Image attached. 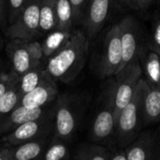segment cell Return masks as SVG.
<instances>
[{
    "label": "cell",
    "instance_id": "obj_32",
    "mask_svg": "<svg viewBox=\"0 0 160 160\" xmlns=\"http://www.w3.org/2000/svg\"><path fill=\"white\" fill-rule=\"evenodd\" d=\"M10 152L8 150L7 151H4L3 153L0 154V160H10Z\"/></svg>",
    "mask_w": 160,
    "mask_h": 160
},
{
    "label": "cell",
    "instance_id": "obj_19",
    "mask_svg": "<svg viewBox=\"0 0 160 160\" xmlns=\"http://www.w3.org/2000/svg\"><path fill=\"white\" fill-rule=\"evenodd\" d=\"M112 153L101 144H84L76 155V160H109Z\"/></svg>",
    "mask_w": 160,
    "mask_h": 160
},
{
    "label": "cell",
    "instance_id": "obj_33",
    "mask_svg": "<svg viewBox=\"0 0 160 160\" xmlns=\"http://www.w3.org/2000/svg\"><path fill=\"white\" fill-rule=\"evenodd\" d=\"M154 160H160V136L159 138H158V145H157V149H156V154H155Z\"/></svg>",
    "mask_w": 160,
    "mask_h": 160
},
{
    "label": "cell",
    "instance_id": "obj_16",
    "mask_svg": "<svg viewBox=\"0 0 160 160\" xmlns=\"http://www.w3.org/2000/svg\"><path fill=\"white\" fill-rule=\"evenodd\" d=\"M71 34H72V30L66 31V30L55 29L50 32L48 36L45 38V39L43 40V42L41 43L45 58L48 59L55 52H57L61 48H63L64 45L69 39Z\"/></svg>",
    "mask_w": 160,
    "mask_h": 160
},
{
    "label": "cell",
    "instance_id": "obj_28",
    "mask_svg": "<svg viewBox=\"0 0 160 160\" xmlns=\"http://www.w3.org/2000/svg\"><path fill=\"white\" fill-rule=\"evenodd\" d=\"M73 10L74 22H82L84 12L89 0H69Z\"/></svg>",
    "mask_w": 160,
    "mask_h": 160
},
{
    "label": "cell",
    "instance_id": "obj_26",
    "mask_svg": "<svg viewBox=\"0 0 160 160\" xmlns=\"http://www.w3.org/2000/svg\"><path fill=\"white\" fill-rule=\"evenodd\" d=\"M68 148L62 142H57L51 146L46 152L45 160H64L68 156Z\"/></svg>",
    "mask_w": 160,
    "mask_h": 160
},
{
    "label": "cell",
    "instance_id": "obj_22",
    "mask_svg": "<svg viewBox=\"0 0 160 160\" xmlns=\"http://www.w3.org/2000/svg\"><path fill=\"white\" fill-rule=\"evenodd\" d=\"M41 152V146L38 142H27L20 146L14 155L16 160H33Z\"/></svg>",
    "mask_w": 160,
    "mask_h": 160
},
{
    "label": "cell",
    "instance_id": "obj_29",
    "mask_svg": "<svg viewBox=\"0 0 160 160\" xmlns=\"http://www.w3.org/2000/svg\"><path fill=\"white\" fill-rule=\"evenodd\" d=\"M154 0H130L129 7L134 9L144 10L152 4Z\"/></svg>",
    "mask_w": 160,
    "mask_h": 160
},
{
    "label": "cell",
    "instance_id": "obj_3",
    "mask_svg": "<svg viewBox=\"0 0 160 160\" xmlns=\"http://www.w3.org/2000/svg\"><path fill=\"white\" fill-rule=\"evenodd\" d=\"M117 117L114 104V88L111 84L103 92L100 106L97 110L90 127V138L98 144H106L114 140Z\"/></svg>",
    "mask_w": 160,
    "mask_h": 160
},
{
    "label": "cell",
    "instance_id": "obj_4",
    "mask_svg": "<svg viewBox=\"0 0 160 160\" xmlns=\"http://www.w3.org/2000/svg\"><path fill=\"white\" fill-rule=\"evenodd\" d=\"M115 76L112 82L114 88L115 113L118 117L121 111L132 98L140 80L142 78V70L139 56L128 63Z\"/></svg>",
    "mask_w": 160,
    "mask_h": 160
},
{
    "label": "cell",
    "instance_id": "obj_1",
    "mask_svg": "<svg viewBox=\"0 0 160 160\" xmlns=\"http://www.w3.org/2000/svg\"><path fill=\"white\" fill-rule=\"evenodd\" d=\"M89 49V39L81 30L72 31L68 42L48 58L46 70L55 81L68 83L82 70Z\"/></svg>",
    "mask_w": 160,
    "mask_h": 160
},
{
    "label": "cell",
    "instance_id": "obj_30",
    "mask_svg": "<svg viewBox=\"0 0 160 160\" xmlns=\"http://www.w3.org/2000/svg\"><path fill=\"white\" fill-rule=\"evenodd\" d=\"M109 160H128V158H127V157L125 155L124 150L122 149L121 151H118V152H115V153H112Z\"/></svg>",
    "mask_w": 160,
    "mask_h": 160
},
{
    "label": "cell",
    "instance_id": "obj_25",
    "mask_svg": "<svg viewBox=\"0 0 160 160\" xmlns=\"http://www.w3.org/2000/svg\"><path fill=\"white\" fill-rule=\"evenodd\" d=\"M24 45H25L31 58L33 59V61L37 65H43V60L45 58V55L43 52L41 43L37 40H32V41H28V42L24 41Z\"/></svg>",
    "mask_w": 160,
    "mask_h": 160
},
{
    "label": "cell",
    "instance_id": "obj_18",
    "mask_svg": "<svg viewBox=\"0 0 160 160\" xmlns=\"http://www.w3.org/2000/svg\"><path fill=\"white\" fill-rule=\"evenodd\" d=\"M56 29L71 31L74 23L72 7L69 0H56Z\"/></svg>",
    "mask_w": 160,
    "mask_h": 160
},
{
    "label": "cell",
    "instance_id": "obj_10",
    "mask_svg": "<svg viewBox=\"0 0 160 160\" xmlns=\"http://www.w3.org/2000/svg\"><path fill=\"white\" fill-rule=\"evenodd\" d=\"M158 138V134L153 130H142L124 148L128 160H154Z\"/></svg>",
    "mask_w": 160,
    "mask_h": 160
},
{
    "label": "cell",
    "instance_id": "obj_35",
    "mask_svg": "<svg viewBox=\"0 0 160 160\" xmlns=\"http://www.w3.org/2000/svg\"><path fill=\"white\" fill-rule=\"evenodd\" d=\"M0 2H1V3H3V4H5V5H6V0H0Z\"/></svg>",
    "mask_w": 160,
    "mask_h": 160
},
{
    "label": "cell",
    "instance_id": "obj_24",
    "mask_svg": "<svg viewBox=\"0 0 160 160\" xmlns=\"http://www.w3.org/2000/svg\"><path fill=\"white\" fill-rule=\"evenodd\" d=\"M147 46L160 54V12L156 14L152 22L151 35Z\"/></svg>",
    "mask_w": 160,
    "mask_h": 160
},
{
    "label": "cell",
    "instance_id": "obj_6",
    "mask_svg": "<svg viewBox=\"0 0 160 160\" xmlns=\"http://www.w3.org/2000/svg\"><path fill=\"white\" fill-rule=\"evenodd\" d=\"M40 0L29 1L17 19L7 28V36L10 39L32 41L39 33Z\"/></svg>",
    "mask_w": 160,
    "mask_h": 160
},
{
    "label": "cell",
    "instance_id": "obj_8",
    "mask_svg": "<svg viewBox=\"0 0 160 160\" xmlns=\"http://www.w3.org/2000/svg\"><path fill=\"white\" fill-rule=\"evenodd\" d=\"M120 37L122 44V63L120 71L133 59L139 56L140 46V28L137 21L132 16L125 17L120 22Z\"/></svg>",
    "mask_w": 160,
    "mask_h": 160
},
{
    "label": "cell",
    "instance_id": "obj_2",
    "mask_svg": "<svg viewBox=\"0 0 160 160\" xmlns=\"http://www.w3.org/2000/svg\"><path fill=\"white\" fill-rule=\"evenodd\" d=\"M146 81L142 78L134 95L117 117L114 142L122 149L128 146L143 129L142 121V103Z\"/></svg>",
    "mask_w": 160,
    "mask_h": 160
},
{
    "label": "cell",
    "instance_id": "obj_7",
    "mask_svg": "<svg viewBox=\"0 0 160 160\" xmlns=\"http://www.w3.org/2000/svg\"><path fill=\"white\" fill-rule=\"evenodd\" d=\"M81 118V106L74 99L64 97L55 112L56 135L60 139H69L76 131Z\"/></svg>",
    "mask_w": 160,
    "mask_h": 160
},
{
    "label": "cell",
    "instance_id": "obj_9",
    "mask_svg": "<svg viewBox=\"0 0 160 160\" xmlns=\"http://www.w3.org/2000/svg\"><path fill=\"white\" fill-rule=\"evenodd\" d=\"M115 0H89L82 19L85 35L88 39L94 38L102 29L110 16Z\"/></svg>",
    "mask_w": 160,
    "mask_h": 160
},
{
    "label": "cell",
    "instance_id": "obj_34",
    "mask_svg": "<svg viewBox=\"0 0 160 160\" xmlns=\"http://www.w3.org/2000/svg\"><path fill=\"white\" fill-rule=\"evenodd\" d=\"M123 4H125V5H127V6H128L129 7V3H130V0H120Z\"/></svg>",
    "mask_w": 160,
    "mask_h": 160
},
{
    "label": "cell",
    "instance_id": "obj_36",
    "mask_svg": "<svg viewBox=\"0 0 160 160\" xmlns=\"http://www.w3.org/2000/svg\"><path fill=\"white\" fill-rule=\"evenodd\" d=\"M27 1H28V2H29V1H32V0H27Z\"/></svg>",
    "mask_w": 160,
    "mask_h": 160
},
{
    "label": "cell",
    "instance_id": "obj_15",
    "mask_svg": "<svg viewBox=\"0 0 160 160\" xmlns=\"http://www.w3.org/2000/svg\"><path fill=\"white\" fill-rule=\"evenodd\" d=\"M57 27L56 0H40L39 33L49 34Z\"/></svg>",
    "mask_w": 160,
    "mask_h": 160
},
{
    "label": "cell",
    "instance_id": "obj_13",
    "mask_svg": "<svg viewBox=\"0 0 160 160\" xmlns=\"http://www.w3.org/2000/svg\"><path fill=\"white\" fill-rule=\"evenodd\" d=\"M142 121L143 128L160 123V87L146 86L142 103Z\"/></svg>",
    "mask_w": 160,
    "mask_h": 160
},
{
    "label": "cell",
    "instance_id": "obj_5",
    "mask_svg": "<svg viewBox=\"0 0 160 160\" xmlns=\"http://www.w3.org/2000/svg\"><path fill=\"white\" fill-rule=\"evenodd\" d=\"M122 63V44L119 23L113 24L107 32L101 55L98 64V73L101 79L116 75Z\"/></svg>",
    "mask_w": 160,
    "mask_h": 160
},
{
    "label": "cell",
    "instance_id": "obj_31",
    "mask_svg": "<svg viewBox=\"0 0 160 160\" xmlns=\"http://www.w3.org/2000/svg\"><path fill=\"white\" fill-rule=\"evenodd\" d=\"M5 4L0 2V26H3L6 22V8Z\"/></svg>",
    "mask_w": 160,
    "mask_h": 160
},
{
    "label": "cell",
    "instance_id": "obj_23",
    "mask_svg": "<svg viewBox=\"0 0 160 160\" xmlns=\"http://www.w3.org/2000/svg\"><path fill=\"white\" fill-rule=\"evenodd\" d=\"M38 132V124L36 121L27 122L20 125L13 134V138L17 141H25L34 137Z\"/></svg>",
    "mask_w": 160,
    "mask_h": 160
},
{
    "label": "cell",
    "instance_id": "obj_21",
    "mask_svg": "<svg viewBox=\"0 0 160 160\" xmlns=\"http://www.w3.org/2000/svg\"><path fill=\"white\" fill-rule=\"evenodd\" d=\"M19 82V81H18ZM18 82L8 87L0 100V114H7L16 107L21 94L18 89Z\"/></svg>",
    "mask_w": 160,
    "mask_h": 160
},
{
    "label": "cell",
    "instance_id": "obj_12",
    "mask_svg": "<svg viewBox=\"0 0 160 160\" xmlns=\"http://www.w3.org/2000/svg\"><path fill=\"white\" fill-rule=\"evenodd\" d=\"M7 54L9 58L13 73L21 77L28 70L42 65H37L31 58L24 41L15 38L10 39L6 47Z\"/></svg>",
    "mask_w": 160,
    "mask_h": 160
},
{
    "label": "cell",
    "instance_id": "obj_14",
    "mask_svg": "<svg viewBox=\"0 0 160 160\" xmlns=\"http://www.w3.org/2000/svg\"><path fill=\"white\" fill-rule=\"evenodd\" d=\"M139 60L144 80L151 86L160 87V54L147 45L141 48Z\"/></svg>",
    "mask_w": 160,
    "mask_h": 160
},
{
    "label": "cell",
    "instance_id": "obj_17",
    "mask_svg": "<svg viewBox=\"0 0 160 160\" xmlns=\"http://www.w3.org/2000/svg\"><path fill=\"white\" fill-rule=\"evenodd\" d=\"M45 72L46 66L44 67V65H42L28 70L19 78L18 89L21 94V98L23 95L34 90L40 83Z\"/></svg>",
    "mask_w": 160,
    "mask_h": 160
},
{
    "label": "cell",
    "instance_id": "obj_11",
    "mask_svg": "<svg viewBox=\"0 0 160 160\" xmlns=\"http://www.w3.org/2000/svg\"><path fill=\"white\" fill-rule=\"evenodd\" d=\"M56 95L57 86L55 80L46 70L40 83L34 90L21 98V105L28 109L41 108L43 105L52 101Z\"/></svg>",
    "mask_w": 160,
    "mask_h": 160
},
{
    "label": "cell",
    "instance_id": "obj_20",
    "mask_svg": "<svg viewBox=\"0 0 160 160\" xmlns=\"http://www.w3.org/2000/svg\"><path fill=\"white\" fill-rule=\"evenodd\" d=\"M42 110L41 108H35V109H28L22 105L17 107L15 110L12 111L10 115L11 123L14 125H22L27 122L37 121L41 117Z\"/></svg>",
    "mask_w": 160,
    "mask_h": 160
},
{
    "label": "cell",
    "instance_id": "obj_27",
    "mask_svg": "<svg viewBox=\"0 0 160 160\" xmlns=\"http://www.w3.org/2000/svg\"><path fill=\"white\" fill-rule=\"evenodd\" d=\"M27 3V0H8V17L9 24L17 19Z\"/></svg>",
    "mask_w": 160,
    "mask_h": 160
}]
</instances>
